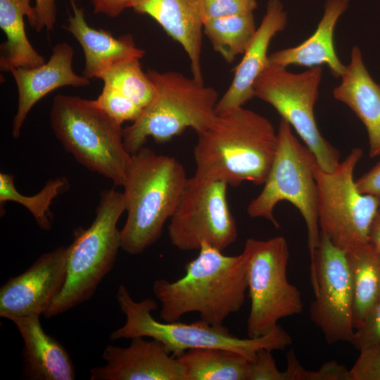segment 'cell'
<instances>
[{
    "instance_id": "5bb4252c",
    "label": "cell",
    "mask_w": 380,
    "mask_h": 380,
    "mask_svg": "<svg viewBox=\"0 0 380 380\" xmlns=\"http://www.w3.org/2000/svg\"><path fill=\"white\" fill-rule=\"evenodd\" d=\"M68 246L42 254L0 289V317L12 321L44 314L61 293L67 274Z\"/></svg>"
},
{
    "instance_id": "2e32d148",
    "label": "cell",
    "mask_w": 380,
    "mask_h": 380,
    "mask_svg": "<svg viewBox=\"0 0 380 380\" xmlns=\"http://www.w3.org/2000/svg\"><path fill=\"white\" fill-rule=\"evenodd\" d=\"M74 50L66 42L56 44L47 63L32 68H16L10 70L18 89V103L12 134L20 135L22 126L34 105L51 91L65 86L85 87L89 79L72 69Z\"/></svg>"
},
{
    "instance_id": "74e56055",
    "label": "cell",
    "mask_w": 380,
    "mask_h": 380,
    "mask_svg": "<svg viewBox=\"0 0 380 380\" xmlns=\"http://www.w3.org/2000/svg\"><path fill=\"white\" fill-rule=\"evenodd\" d=\"M370 243L380 257V212L373 220L369 232Z\"/></svg>"
},
{
    "instance_id": "277c9868",
    "label": "cell",
    "mask_w": 380,
    "mask_h": 380,
    "mask_svg": "<svg viewBox=\"0 0 380 380\" xmlns=\"http://www.w3.org/2000/svg\"><path fill=\"white\" fill-rule=\"evenodd\" d=\"M115 296L126 319L121 327L112 332L110 339L151 338L162 342L175 357L193 348H220L236 352L252 361L261 348L284 350L292 343L290 335L279 325L259 337L239 338L223 325H212L201 319L190 324L179 320L158 321L152 315L158 309L157 303L150 298L135 301L123 284L119 286Z\"/></svg>"
},
{
    "instance_id": "4316f807",
    "label": "cell",
    "mask_w": 380,
    "mask_h": 380,
    "mask_svg": "<svg viewBox=\"0 0 380 380\" xmlns=\"http://www.w3.org/2000/svg\"><path fill=\"white\" fill-rule=\"evenodd\" d=\"M68 184L65 177L50 179L42 189L34 196L22 195L15 188L12 175L0 174V203L13 201L23 205L33 215L38 226L43 230H49L51 223L49 217V207L53 198L65 190Z\"/></svg>"
},
{
    "instance_id": "7c38bea8",
    "label": "cell",
    "mask_w": 380,
    "mask_h": 380,
    "mask_svg": "<svg viewBox=\"0 0 380 380\" xmlns=\"http://www.w3.org/2000/svg\"><path fill=\"white\" fill-rule=\"evenodd\" d=\"M227 186L196 175L187 178L168 225L175 247L190 251L206 243L223 251L236 241L237 227L227 199Z\"/></svg>"
},
{
    "instance_id": "484cf974",
    "label": "cell",
    "mask_w": 380,
    "mask_h": 380,
    "mask_svg": "<svg viewBox=\"0 0 380 380\" xmlns=\"http://www.w3.org/2000/svg\"><path fill=\"white\" fill-rule=\"evenodd\" d=\"M256 30L253 13L207 20L203 23V33L227 63L245 53Z\"/></svg>"
},
{
    "instance_id": "9c48e42d",
    "label": "cell",
    "mask_w": 380,
    "mask_h": 380,
    "mask_svg": "<svg viewBox=\"0 0 380 380\" xmlns=\"http://www.w3.org/2000/svg\"><path fill=\"white\" fill-rule=\"evenodd\" d=\"M242 253L251 299L247 334L256 338L269 333L279 319L300 314L303 304L300 291L287 278L289 250L283 236L248 239Z\"/></svg>"
},
{
    "instance_id": "8fae6325",
    "label": "cell",
    "mask_w": 380,
    "mask_h": 380,
    "mask_svg": "<svg viewBox=\"0 0 380 380\" xmlns=\"http://www.w3.org/2000/svg\"><path fill=\"white\" fill-rule=\"evenodd\" d=\"M322 77L321 66L294 73L286 67L268 65L254 83V96L290 124L322 170L332 172L340 163V153L321 135L314 114Z\"/></svg>"
},
{
    "instance_id": "44dd1931",
    "label": "cell",
    "mask_w": 380,
    "mask_h": 380,
    "mask_svg": "<svg viewBox=\"0 0 380 380\" xmlns=\"http://www.w3.org/2000/svg\"><path fill=\"white\" fill-rule=\"evenodd\" d=\"M350 0H325L323 15L314 33L299 45L268 56V65L312 68L326 65L334 76L341 77L346 65L334 48V34L340 17L348 9Z\"/></svg>"
},
{
    "instance_id": "836d02e7",
    "label": "cell",
    "mask_w": 380,
    "mask_h": 380,
    "mask_svg": "<svg viewBox=\"0 0 380 380\" xmlns=\"http://www.w3.org/2000/svg\"><path fill=\"white\" fill-rule=\"evenodd\" d=\"M294 375L296 380H350L349 369L334 360L325 362L317 371L306 370L299 364Z\"/></svg>"
},
{
    "instance_id": "d6a6232c",
    "label": "cell",
    "mask_w": 380,
    "mask_h": 380,
    "mask_svg": "<svg viewBox=\"0 0 380 380\" xmlns=\"http://www.w3.org/2000/svg\"><path fill=\"white\" fill-rule=\"evenodd\" d=\"M271 352L266 348L258 350L250 363L248 380H286L285 372L277 369Z\"/></svg>"
},
{
    "instance_id": "f35d334b",
    "label": "cell",
    "mask_w": 380,
    "mask_h": 380,
    "mask_svg": "<svg viewBox=\"0 0 380 380\" xmlns=\"http://www.w3.org/2000/svg\"><path fill=\"white\" fill-rule=\"evenodd\" d=\"M379 212H380V207H379Z\"/></svg>"
},
{
    "instance_id": "e575fe53",
    "label": "cell",
    "mask_w": 380,
    "mask_h": 380,
    "mask_svg": "<svg viewBox=\"0 0 380 380\" xmlns=\"http://www.w3.org/2000/svg\"><path fill=\"white\" fill-rule=\"evenodd\" d=\"M34 30L53 31L56 21V0H35Z\"/></svg>"
},
{
    "instance_id": "d4e9b609",
    "label": "cell",
    "mask_w": 380,
    "mask_h": 380,
    "mask_svg": "<svg viewBox=\"0 0 380 380\" xmlns=\"http://www.w3.org/2000/svg\"><path fill=\"white\" fill-rule=\"evenodd\" d=\"M353 289V324L356 329L380 298V257L370 243L346 251Z\"/></svg>"
},
{
    "instance_id": "4fadbf2b",
    "label": "cell",
    "mask_w": 380,
    "mask_h": 380,
    "mask_svg": "<svg viewBox=\"0 0 380 380\" xmlns=\"http://www.w3.org/2000/svg\"><path fill=\"white\" fill-rule=\"evenodd\" d=\"M315 299L310 308L312 322L329 344L348 342L355 335L353 289L346 251L320 232V241L310 268Z\"/></svg>"
},
{
    "instance_id": "f1b7e54d",
    "label": "cell",
    "mask_w": 380,
    "mask_h": 380,
    "mask_svg": "<svg viewBox=\"0 0 380 380\" xmlns=\"http://www.w3.org/2000/svg\"><path fill=\"white\" fill-rule=\"evenodd\" d=\"M96 101L108 115L120 125L125 121H135L143 110L131 99L106 84Z\"/></svg>"
},
{
    "instance_id": "ffe728a7",
    "label": "cell",
    "mask_w": 380,
    "mask_h": 380,
    "mask_svg": "<svg viewBox=\"0 0 380 380\" xmlns=\"http://www.w3.org/2000/svg\"><path fill=\"white\" fill-rule=\"evenodd\" d=\"M333 89L334 98L348 106L367 129L369 156L380 155V84L369 73L359 47L354 46L350 61Z\"/></svg>"
},
{
    "instance_id": "30bf717a",
    "label": "cell",
    "mask_w": 380,
    "mask_h": 380,
    "mask_svg": "<svg viewBox=\"0 0 380 380\" xmlns=\"http://www.w3.org/2000/svg\"><path fill=\"white\" fill-rule=\"evenodd\" d=\"M362 156V149L355 148L334 171L326 172L318 165L315 170L320 232L346 251L369 243V229L380 207V198L361 193L353 179Z\"/></svg>"
},
{
    "instance_id": "4dcf8cb0",
    "label": "cell",
    "mask_w": 380,
    "mask_h": 380,
    "mask_svg": "<svg viewBox=\"0 0 380 380\" xmlns=\"http://www.w3.org/2000/svg\"><path fill=\"white\" fill-rule=\"evenodd\" d=\"M257 6V0H204V21L253 13Z\"/></svg>"
},
{
    "instance_id": "8d00e7d4",
    "label": "cell",
    "mask_w": 380,
    "mask_h": 380,
    "mask_svg": "<svg viewBox=\"0 0 380 380\" xmlns=\"http://www.w3.org/2000/svg\"><path fill=\"white\" fill-rule=\"evenodd\" d=\"M355 184L361 193L380 198V161L369 171L355 180Z\"/></svg>"
},
{
    "instance_id": "3957f363",
    "label": "cell",
    "mask_w": 380,
    "mask_h": 380,
    "mask_svg": "<svg viewBox=\"0 0 380 380\" xmlns=\"http://www.w3.org/2000/svg\"><path fill=\"white\" fill-rule=\"evenodd\" d=\"M187 177L174 157L143 147L132 155L124 183L127 220L121 248L138 255L156 243L179 201Z\"/></svg>"
},
{
    "instance_id": "6da1fadb",
    "label": "cell",
    "mask_w": 380,
    "mask_h": 380,
    "mask_svg": "<svg viewBox=\"0 0 380 380\" xmlns=\"http://www.w3.org/2000/svg\"><path fill=\"white\" fill-rule=\"evenodd\" d=\"M277 150V132L265 117L243 106L217 118L198 134L194 175L236 186L263 184Z\"/></svg>"
},
{
    "instance_id": "7402d4cb",
    "label": "cell",
    "mask_w": 380,
    "mask_h": 380,
    "mask_svg": "<svg viewBox=\"0 0 380 380\" xmlns=\"http://www.w3.org/2000/svg\"><path fill=\"white\" fill-rule=\"evenodd\" d=\"M24 342L25 376L32 380H73L75 369L65 348L45 333L39 316L12 320Z\"/></svg>"
},
{
    "instance_id": "cb8c5ba5",
    "label": "cell",
    "mask_w": 380,
    "mask_h": 380,
    "mask_svg": "<svg viewBox=\"0 0 380 380\" xmlns=\"http://www.w3.org/2000/svg\"><path fill=\"white\" fill-rule=\"evenodd\" d=\"M185 380H248L251 360L224 348L188 350L177 357Z\"/></svg>"
},
{
    "instance_id": "5b68a950",
    "label": "cell",
    "mask_w": 380,
    "mask_h": 380,
    "mask_svg": "<svg viewBox=\"0 0 380 380\" xmlns=\"http://www.w3.org/2000/svg\"><path fill=\"white\" fill-rule=\"evenodd\" d=\"M155 94L139 117L122 129L123 144L133 155L146 144L148 137L158 144L170 141L187 128L200 134L217 117V92L194 78L175 71L148 70Z\"/></svg>"
},
{
    "instance_id": "f546056e",
    "label": "cell",
    "mask_w": 380,
    "mask_h": 380,
    "mask_svg": "<svg viewBox=\"0 0 380 380\" xmlns=\"http://www.w3.org/2000/svg\"><path fill=\"white\" fill-rule=\"evenodd\" d=\"M349 377L350 380H380V343L360 350L349 369Z\"/></svg>"
},
{
    "instance_id": "1f68e13d",
    "label": "cell",
    "mask_w": 380,
    "mask_h": 380,
    "mask_svg": "<svg viewBox=\"0 0 380 380\" xmlns=\"http://www.w3.org/2000/svg\"><path fill=\"white\" fill-rule=\"evenodd\" d=\"M380 343V298L355 329L352 345L359 351Z\"/></svg>"
},
{
    "instance_id": "d6986e66",
    "label": "cell",
    "mask_w": 380,
    "mask_h": 380,
    "mask_svg": "<svg viewBox=\"0 0 380 380\" xmlns=\"http://www.w3.org/2000/svg\"><path fill=\"white\" fill-rule=\"evenodd\" d=\"M70 14L65 28L82 46L85 58L82 75L88 79L99 78L113 66L132 59L141 58L145 52L137 48L130 34L115 37L104 30L90 27L84 18V9L70 0Z\"/></svg>"
},
{
    "instance_id": "603a6c76",
    "label": "cell",
    "mask_w": 380,
    "mask_h": 380,
    "mask_svg": "<svg viewBox=\"0 0 380 380\" xmlns=\"http://www.w3.org/2000/svg\"><path fill=\"white\" fill-rule=\"evenodd\" d=\"M25 16L34 27L35 11L30 0H0V27L6 37V42L1 45V71L10 72L16 68H32L46 63L27 37Z\"/></svg>"
},
{
    "instance_id": "ac0fdd59",
    "label": "cell",
    "mask_w": 380,
    "mask_h": 380,
    "mask_svg": "<svg viewBox=\"0 0 380 380\" xmlns=\"http://www.w3.org/2000/svg\"><path fill=\"white\" fill-rule=\"evenodd\" d=\"M204 0H136L132 8L153 18L179 43L190 61L192 77L203 83L201 68Z\"/></svg>"
},
{
    "instance_id": "7a4b0ae2",
    "label": "cell",
    "mask_w": 380,
    "mask_h": 380,
    "mask_svg": "<svg viewBox=\"0 0 380 380\" xmlns=\"http://www.w3.org/2000/svg\"><path fill=\"white\" fill-rule=\"evenodd\" d=\"M196 258L185 265V274L170 281L157 279L153 292L160 301V319L175 322L196 312L201 319L223 325L239 312L248 289L246 263L243 253L229 256L208 243H202Z\"/></svg>"
},
{
    "instance_id": "ba28073f",
    "label": "cell",
    "mask_w": 380,
    "mask_h": 380,
    "mask_svg": "<svg viewBox=\"0 0 380 380\" xmlns=\"http://www.w3.org/2000/svg\"><path fill=\"white\" fill-rule=\"evenodd\" d=\"M317 160L312 151L293 134L292 127L281 118L277 130V150L263 189L248 205L251 217H262L276 228V205L282 201L292 203L305 220L311 268L320 241L318 219V189L315 177Z\"/></svg>"
},
{
    "instance_id": "9a60e30c",
    "label": "cell",
    "mask_w": 380,
    "mask_h": 380,
    "mask_svg": "<svg viewBox=\"0 0 380 380\" xmlns=\"http://www.w3.org/2000/svg\"><path fill=\"white\" fill-rule=\"evenodd\" d=\"M102 357L106 364L90 370L91 380H185L178 359L156 339L135 336L125 348L107 345Z\"/></svg>"
},
{
    "instance_id": "52a82bcc",
    "label": "cell",
    "mask_w": 380,
    "mask_h": 380,
    "mask_svg": "<svg viewBox=\"0 0 380 380\" xmlns=\"http://www.w3.org/2000/svg\"><path fill=\"white\" fill-rule=\"evenodd\" d=\"M125 210L123 193L113 189L101 193L94 220L87 229H77L68 246L66 279L44 314L46 318L62 314L94 295L113 268L121 248L117 223Z\"/></svg>"
},
{
    "instance_id": "e0dca14e",
    "label": "cell",
    "mask_w": 380,
    "mask_h": 380,
    "mask_svg": "<svg viewBox=\"0 0 380 380\" xmlns=\"http://www.w3.org/2000/svg\"><path fill=\"white\" fill-rule=\"evenodd\" d=\"M287 13L280 0H269L266 11L249 46L237 65L234 78L216 106L221 115L243 105L254 96L253 85L260 73L268 66V47L272 39L284 30Z\"/></svg>"
},
{
    "instance_id": "d590c367",
    "label": "cell",
    "mask_w": 380,
    "mask_h": 380,
    "mask_svg": "<svg viewBox=\"0 0 380 380\" xmlns=\"http://www.w3.org/2000/svg\"><path fill=\"white\" fill-rule=\"evenodd\" d=\"M95 14L116 18L126 8H131L136 0H89Z\"/></svg>"
},
{
    "instance_id": "83f0119b",
    "label": "cell",
    "mask_w": 380,
    "mask_h": 380,
    "mask_svg": "<svg viewBox=\"0 0 380 380\" xmlns=\"http://www.w3.org/2000/svg\"><path fill=\"white\" fill-rule=\"evenodd\" d=\"M139 60L135 58L113 66L101 80L144 109L153 98L155 89L148 74L142 70Z\"/></svg>"
},
{
    "instance_id": "8992f818",
    "label": "cell",
    "mask_w": 380,
    "mask_h": 380,
    "mask_svg": "<svg viewBox=\"0 0 380 380\" xmlns=\"http://www.w3.org/2000/svg\"><path fill=\"white\" fill-rule=\"evenodd\" d=\"M50 120L56 137L79 163L123 186L132 158L123 144V128L96 100L58 94Z\"/></svg>"
}]
</instances>
